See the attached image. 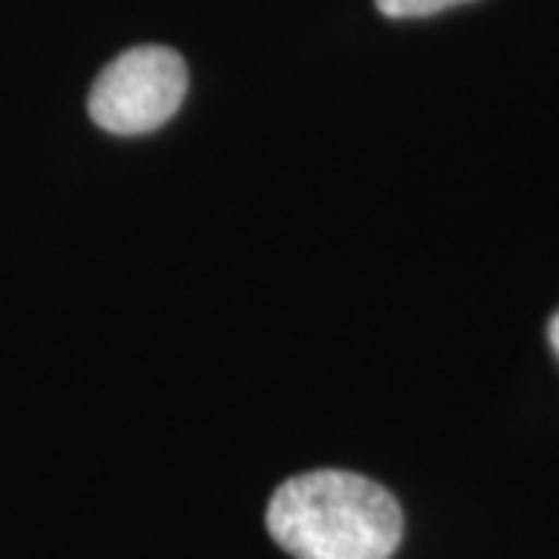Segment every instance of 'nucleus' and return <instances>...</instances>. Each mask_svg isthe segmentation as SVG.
Listing matches in <instances>:
<instances>
[{
	"mask_svg": "<svg viewBox=\"0 0 559 559\" xmlns=\"http://www.w3.org/2000/svg\"><path fill=\"white\" fill-rule=\"evenodd\" d=\"M267 532L296 559H389L399 550L404 516L377 481L318 469L274 491Z\"/></svg>",
	"mask_w": 559,
	"mask_h": 559,
	"instance_id": "obj_1",
	"label": "nucleus"
},
{
	"mask_svg": "<svg viewBox=\"0 0 559 559\" xmlns=\"http://www.w3.org/2000/svg\"><path fill=\"white\" fill-rule=\"evenodd\" d=\"M187 97V66L168 47H134L103 69L87 109L109 134H150L180 109Z\"/></svg>",
	"mask_w": 559,
	"mask_h": 559,
	"instance_id": "obj_2",
	"label": "nucleus"
},
{
	"mask_svg": "<svg viewBox=\"0 0 559 559\" xmlns=\"http://www.w3.org/2000/svg\"><path fill=\"white\" fill-rule=\"evenodd\" d=\"M469 0H377L380 13L389 20H419V16H436L448 7H460Z\"/></svg>",
	"mask_w": 559,
	"mask_h": 559,
	"instance_id": "obj_3",
	"label": "nucleus"
},
{
	"mask_svg": "<svg viewBox=\"0 0 559 559\" xmlns=\"http://www.w3.org/2000/svg\"><path fill=\"white\" fill-rule=\"evenodd\" d=\"M550 345H554V352L559 355V311L550 320Z\"/></svg>",
	"mask_w": 559,
	"mask_h": 559,
	"instance_id": "obj_4",
	"label": "nucleus"
}]
</instances>
